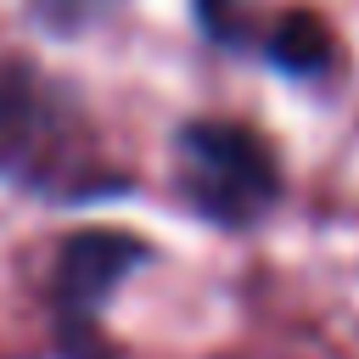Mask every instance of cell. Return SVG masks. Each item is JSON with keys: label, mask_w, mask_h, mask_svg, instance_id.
I'll return each instance as SVG.
<instances>
[{"label": "cell", "mask_w": 359, "mask_h": 359, "mask_svg": "<svg viewBox=\"0 0 359 359\" xmlns=\"http://www.w3.org/2000/svg\"><path fill=\"white\" fill-rule=\"evenodd\" d=\"M0 180L50 202H79L123 185L73 95L17 62L0 67Z\"/></svg>", "instance_id": "obj_1"}, {"label": "cell", "mask_w": 359, "mask_h": 359, "mask_svg": "<svg viewBox=\"0 0 359 359\" xmlns=\"http://www.w3.org/2000/svg\"><path fill=\"white\" fill-rule=\"evenodd\" d=\"M174 174L185 202L213 224H252L280 196V163L269 140L230 118H191L174 140Z\"/></svg>", "instance_id": "obj_2"}, {"label": "cell", "mask_w": 359, "mask_h": 359, "mask_svg": "<svg viewBox=\"0 0 359 359\" xmlns=\"http://www.w3.org/2000/svg\"><path fill=\"white\" fill-rule=\"evenodd\" d=\"M151 264V247L135 230H73L56 247V269H50V297H56V320H62V348H90L95 342V314L112 303V292Z\"/></svg>", "instance_id": "obj_3"}, {"label": "cell", "mask_w": 359, "mask_h": 359, "mask_svg": "<svg viewBox=\"0 0 359 359\" xmlns=\"http://www.w3.org/2000/svg\"><path fill=\"white\" fill-rule=\"evenodd\" d=\"M264 56H269L280 73L314 79V73L331 67L337 39H331V28H325L314 11H286V17H275V28L264 34Z\"/></svg>", "instance_id": "obj_4"}, {"label": "cell", "mask_w": 359, "mask_h": 359, "mask_svg": "<svg viewBox=\"0 0 359 359\" xmlns=\"http://www.w3.org/2000/svg\"><path fill=\"white\" fill-rule=\"evenodd\" d=\"M112 6H123V0H28V11L39 17V28H50V34H84Z\"/></svg>", "instance_id": "obj_5"}, {"label": "cell", "mask_w": 359, "mask_h": 359, "mask_svg": "<svg viewBox=\"0 0 359 359\" xmlns=\"http://www.w3.org/2000/svg\"><path fill=\"white\" fill-rule=\"evenodd\" d=\"M196 17L213 39H241V11L236 0H196Z\"/></svg>", "instance_id": "obj_6"}]
</instances>
